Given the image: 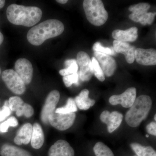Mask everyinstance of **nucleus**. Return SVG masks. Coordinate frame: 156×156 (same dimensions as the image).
I'll use <instances>...</instances> for the list:
<instances>
[{"label":"nucleus","mask_w":156,"mask_h":156,"mask_svg":"<svg viewBox=\"0 0 156 156\" xmlns=\"http://www.w3.org/2000/svg\"><path fill=\"white\" fill-rule=\"evenodd\" d=\"M134 58L137 63L144 66H154L156 64V51L155 49H136Z\"/></svg>","instance_id":"4468645a"},{"label":"nucleus","mask_w":156,"mask_h":156,"mask_svg":"<svg viewBox=\"0 0 156 156\" xmlns=\"http://www.w3.org/2000/svg\"><path fill=\"white\" fill-rule=\"evenodd\" d=\"M93 50L95 52H99V53H104V54H107V55L114 56L116 54L114 49L113 47L111 48H105L101 45L100 42H98L94 44L93 45Z\"/></svg>","instance_id":"c85d7f7f"},{"label":"nucleus","mask_w":156,"mask_h":156,"mask_svg":"<svg viewBox=\"0 0 156 156\" xmlns=\"http://www.w3.org/2000/svg\"><path fill=\"white\" fill-rule=\"evenodd\" d=\"M94 56L98 62L105 76L110 77L114 73L116 69L117 64L114 58L107 54L94 52Z\"/></svg>","instance_id":"f8f14e48"},{"label":"nucleus","mask_w":156,"mask_h":156,"mask_svg":"<svg viewBox=\"0 0 156 156\" xmlns=\"http://www.w3.org/2000/svg\"><path fill=\"white\" fill-rule=\"evenodd\" d=\"M18 124V122L15 117H10L8 120L0 124V133H5L8 131L9 127H17Z\"/></svg>","instance_id":"cd10ccee"},{"label":"nucleus","mask_w":156,"mask_h":156,"mask_svg":"<svg viewBox=\"0 0 156 156\" xmlns=\"http://www.w3.org/2000/svg\"><path fill=\"white\" fill-rule=\"evenodd\" d=\"M59 98L60 94L57 90H53L48 94L41 112V119L42 122L45 124L49 123L48 117L55 111Z\"/></svg>","instance_id":"9d476101"},{"label":"nucleus","mask_w":156,"mask_h":156,"mask_svg":"<svg viewBox=\"0 0 156 156\" xmlns=\"http://www.w3.org/2000/svg\"><path fill=\"white\" fill-rule=\"evenodd\" d=\"M91 62L93 74L101 82H103L105 80V76L98 62L95 57H92Z\"/></svg>","instance_id":"a878e982"},{"label":"nucleus","mask_w":156,"mask_h":156,"mask_svg":"<svg viewBox=\"0 0 156 156\" xmlns=\"http://www.w3.org/2000/svg\"><path fill=\"white\" fill-rule=\"evenodd\" d=\"M2 79L9 90L16 95H22L25 92V84L17 73L12 69L4 70Z\"/></svg>","instance_id":"423d86ee"},{"label":"nucleus","mask_w":156,"mask_h":156,"mask_svg":"<svg viewBox=\"0 0 156 156\" xmlns=\"http://www.w3.org/2000/svg\"><path fill=\"white\" fill-rule=\"evenodd\" d=\"M4 40V36H3V35L2 34L1 32V31H0V45L2 44Z\"/></svg>","instance_id":"72a5a7b5"},{"label":"nucleus","mask_w":156,"mask_h":156,"mask_svg":"<svg viewBox=\"0 0 156 156\" xmlns=\"http://www.w3.org/2000/svg\"><path fill=\"white\" fill-rule=\"evenodd\" d=\"M83 6L86 17L91 24L100 26L106 23L108 13L101 0H85Z\"/></svg>","instance_id":"20e7f679"},{"label":"nucleus","mask_w":156,"mask_h":156,"mask_svg":"<svg viewBox=\"0 0 156 156\" xmlns=\"http://www.w3.org/2000/svg\"></svg>","instance_id":"ea45409f"},{"label":"nucleus","mask_w":156,"mask_h":156,"mask_svg":"<svg viewBox=\"0 0 156 156\" xmlns=\"http://www.w3.org/2000/svg\"><path fill=\"white\" fill-rule=\"evenodd\" d=\"M5 1L4 0H0V9H2L4 7L5 5Z\"/></svg>","instance_id":"f704fd0d"},{"label":"nucleus","mask_w":156,"mask_h":156,"mask_svg":"<svg viewBox=\"0 0 156 156\" xmlns=\"http://www.w3.org/2000/svg\"><path fill=\"white\" fill-rule=\"evenodd\" d=\"M152 101L147 95H141L135 99L134 103L126 113V121L128 126L136 128L147 118L151 108Z\"/></svg>","instance_id":"7ed1b4c3"},{"label":"nucleus","mask_w":156,"mask_h":156,"mask_svg":"<svg viewBox=\"0 0 156 156\" xmlns=\"http://www.w3.org/2000/svg\"><path fill=\"white\" fill-rule=\"evenodd\" d=\"M1 68H0V75H1Z\"/></svg>","instance_id":"58836bf2"},{"label":"nucleus","mask_w":156,"mask_h":156,"mask_svg":"<svg viewBox=\"0 0 156 156\" xmlns=\"http://www.w3.org/2000/svg\"><path fill=\"white\" fill-rule=\"evenodd\" d=\"M136 98V89L134 87L128 88L122 94L113 95L110 98L109 101L113 105H121L126 108H130Z\"/></svg>","instance_id":"1a4fd4ad"},{"label":"nucleus","mask_w":156,"mask_h":156,"mask_svg":"<svg viewBox=\"0 0 156 156\" xmlns=\"http://www.w3.org/2000/svg\"><path fill=\"white\" fill-rule=\"evenodd\" d=\"M123 118V115L119 112L111 113L107 110L102 112L100 116L101 121L107 126L108 131L110 133H112L119 127Z\"/></svg>","instance_id":"ddd939ff"},{"label":"nucleus","mask_w":156,"mask_h":156,"mask_svg":"<svg viewBox=\"0 0 156 156\" xmlns=\"http://www.w3.org/2000/svg\"><path fill=\"white\" fill-rule=\"evenodd\" d=\"M150 8V5L147 3H140L130 6L128 9L132 12V14L129 15V18L143 25H151L154 21L156 13H148L147 11Z\"/></svg>","instance_id":"39448f33"},{"label":"nucleus","mask_w":156,"mask_h":156,"mask_svg":"<svg viewBox=\"0 0 156 156\" xmlns=\"http://www.w3.org/2000/svg\"><path fill=\"white\" fill-rule=\"evenodd\" d=\"M2 156H32L31 154L23 149L10 144H4L0 151Z\"/></svg>","instance_id":"412c9836"},{"label":"nucleus","mask_w":156,"mask_h":156,"mask_svg":"<svg viewBox=\"0 0 156 156\" xmlns=\"http://www.w3.org/2000/svg\"><path fill=\"white\" fill-rule=\"evenodd\" d=\"M89 93L88 89H83L75 98L76 105L80 109L87 110L95 105V100L89 98Z\"/></svg>","instance_id":"6ab92c4d"},{"label":"nucleus","mask_w":156,"mask_h":156,"mask_svg":"<svg viewBox=\"0 0 156 156\" xmlns=\"http://www.w3.org/2000/svg\"><path fill=\"white\" fill-rule=\"evenodd\" d=\"M79 73H77L65 76L62 79L66 87H69L73 84L78 85L79 84Z\"/></svg>","instance_id":"7c9ffc66"},{"label":"nucleus","mask_w":156,"mask_h":156,"mask_svg":"<svg viewBox=\"0 0 156 156\" xmlns=\"http://www.w3.org/2000/svg\"><path fill=\"white\" fill-rule=\"evenodd\" d=\"M113 48L116 53L124 54L126 61L128 63H133L134 61V53L136 48L129 43L115 40L113 41Z\"/></svg>","instance_id":"dca6fc26"},{"label":"nucleus","mask_w":156,"mask_h":156,"mask_svg":"<svg viewBox=\"0 0 156 156\" xmlns=\"http://www.w3.org/2000/svg\"><path fill=\"white\" fill-rule=\"evenodd\" d=\"M64 30V25L61 21L48 20L31 28L27 33V39L31 44L40 46L48 39L60 35Z\"/></svg>","instance_id":"f03ea898"},{"label":"nucleus","mask_w":156,"mask_h":156,"mask_svg":"<svg viewBox=\"0 0 156 156\" xmlns=\"http://www.w3.org/2000/svg\"><path fill=\"white\" fill-rule=\"evenodd\" d=\"M42 11L35 6H25L12 4L7 10L8 20L12 24L30 27L41 20Z\"/></svg>","instance_id":"f257e3e1"},{"label":"nucleus","mask_w":156,"mask_h":156,"mask_svg":"<svg viewBox=\"0 0 156 156\" xmlns=\"http://www.w3.org/2000/svg\"><path fill=\"white\" fill-rule=\"evenodd\" d=\"M44 142V135L41 128L38 123L34 124L30 142L32 147L35 149H39L43 146Z\"/></svg>","instance_id":"aec40b11"},{"label":"nucleus","mask_w":156,"mask_h":156,"mask_svg":"<svg viewBox=\"0 0 156 156\" xmlns=\"http://www.w3.org/2000/svg\"><path fill=\"white\" fill-rule=\"evenodd\" d=\"M77 111V108L74 99L72 98L68 99L67 103L66 105L62 107L56 109L55 112L57 113L67 114L75 113Z\"/></svg>","instance_id":"b1692460"},{"label":"nucleus","mask_w":156,"mask_h":156,"mask_svg":"<svg viewBox=\"0 0 156 156\" xmlns=\"http://www.w3.org/2000/svg\"><path fill=\"white\" fill-rule=\"evenodd\" d=\"M147 131L148 134L156 136V123L155 122H152L147 125L146 127Z\"/></svg>","instance_id":"473e14b6"},{"label":"nucleus","mask_w":156,"mask_h":156,"mask_svg":"<svg viewBox=\"0 0 156 156\" xmlns=\"http://www.w3.org/2000/svg\"><path fill=\"white\" fill-rule=\"evenodd\" d=\"M32 131L33 126L31 124H24L20 128L14 137V143L18 145L28 144L30 142Z\"/></svg>","instance_id":"a211bd4d"},{"label":"nucleus","mask_w":156,"mask_h":156,"mask_svg":"<svg viewBox=\"0 0 156 156\" xmlns=\"http://www.w3.org/2000/svg\"><path fill=\"white\" fill-rule=\"evenodd\" d=\"M76 117L75 113L63 114L57 113L54 111L48 117V122L51 126L57 130L65 131L73 126Z\"/></svg>","instance_id":"0eeeda50"},{"label":"nucleus","mask_w":156,"mask_h":156,"mask_svg":"<svg viewBox=\"0 0 156 156\" xmlns=\"http://www.w3.org/2000/svg\"><path fill=\"white\" fill-rule=\"evenodd\" d=\"M75 152L69 143L63 140L55 142L49 149L48 156H74Z\"/></svg>","instance_id":"2eb2a0df"},{"label":"nucleus","mask_w":156,"mask_h":156,"mask_svg":"<svg viewBox=\"0 0 156 156\" xmlns=\"http://www.w3.org/2000/svg\"><path fill=\"white\" fill-rule=\"evenodd\" d=\"M11 114V110L9 108V101L6 100L4 105L0 109V122L5 119Z\"/></svg>","instance_id":"2f4dec72"},{"label":"nucleus","mask_w":156,"mask_h":156,"mask_svg":"<svg viewBox=\"0 0 156 156\" xmlns=\"http://www.w3.org/2000/svg\"><path fill=\"white\" fill-rule=\"evenodd\" d=\"M17 116L20 117L24 116L26 118H30L34 114V109L33 107L27 103H24L16 112Z\"/></svg>","instance_id":"bb28decb"},{"label":"nucleus","mask_w":156,"mask_h":156,"mask_svg":"<svg viewBox=\"0 0 156 156\" xmlns=\"http://www.w3.org/2000/svg\"><path fill=\"white\" fill-rule=\"evenodd\" d=\"M130 146L137 156H156L155 151L150 146H144L137 143H132Z\"/></svg>","instance_id":"4be33fe9"},{"label":"nucleus","mask_w":156,"mask_h":156,"mask_svg":"<svg viewBox=\"0 0 156 156\" xmlns=\"http://www.w3.org/2000/svg\"><path fill=\"white\" fill-rule=\"evenodd\" d=\"M146 136L147 137H149L148 134H146Z\"/></svg>","instance_id":"4c0bfd02"},{"label":"nucleus","mask_w":156,"mask_h":156,"mask_svg":"<svg viewBox=\"0 0 156 156\" xmlns=\"http://www.w3.org/2000/svg\"><path fill=\"white\" fill-rule=\"evenodd\" d=\"M15 70L25 84L30 83L33 77V68L29 60L25 58H19L15 62Z\"/></svg>","instance_id":"9b49d317"},{"label":"nucleus","mask_w":156,"mask_h":156,"mask_svg":"<svg viewBox=\"0 0 156 156\" xmlns=\"http://www.w3.org/2000/svg\"><path fill=\"white\" fill-rule=\"evenodd\" d=\"M9 108L11 111L16 112L24 104L22 98L18 96H12L10 98L9 100Z\"/></svg>","instance_id":"c756f323"},{"label":"nucleus","mask_w":156,"mask_h":156,"mask_svg":"<svg viewBox=\"0 0 156 156\" xmlns=\"http://www.w3.org/2000/svg\"><path fill=\"white\" fill-rule=\"evenodd\" d=\"M93 151L96 156H115L110 148L102 142L95 144Z\"/></svg>","instance_id":"393cba45"},{"label":"nucleus","mask_w":156,"mask_h":156,"mask_svg":"<svg viewBox=\"0 0 156 156\" xmlns=\"http://www.w3.org/2000/svg\"><path fill=\"white\" fill-rule=\"evenodd\" d=\"M56 2L60 3V4H65L68 1L67 0H57Z\"/></svg>","instance_id":"c9c22d12"},{"label":"nucleus","mask_w":156,"mask_h":156,"mask_svg":"<svg viewBox=\"0 0 156 156\" xmlns=\"http://www.w3.org/2000/svg\"><path fill=\"white\" fill-rule=\"evenodd\" d=\"M154 119L155 121H156V114L154 115Z\"/></svg>","instance_id":"e433bc0d"},{"label":"nucleus","mask_w":156,"mask_h":156,"mask_svg":"<svg viewBox=\"0 0 156 156\" xmlns=\"http://www.w3.org/2000/svg\"><path fill=\"white\" fill-rule=\"evenodd\" d=\"M65 66L66 68L59 70V74L61 76H65L78 73L79 66L77 60L75 59H70L66 60L65 62Z\"/></svg>","instance_id":"5701e85b"},{"label":"nucleus","mask_w":156,"mask_h":156,"mask_svg":"<svg viewBox=\"0 0 156 156\" xmlns=\"http://www.w3.org/2000/svg\"><path fill=\"white\" fill-rule=\"evenodd\" d=\"M112 35L115 40L120 41H135L138 37V29L132 27L126 30H115L113 31Z\"/></svg>","instance_id":"f3484780"},{"label":"nucleus","mask_w":156,"mask_h":156,"mask_svg":"<svg viewBox=\"0 0 156 156\" xmlns=\"http://www.w3.org/2000/svg\"><path fill=\"white\" fill-rule=\"evenodd\" d=\"M76 60L80 68L79 73L80 79L83 82L90 80L93 72L92 62L89 55L83 51H80L77 55Z\"/></svg>","instance_id":"6e6552de"}]
</instances>
